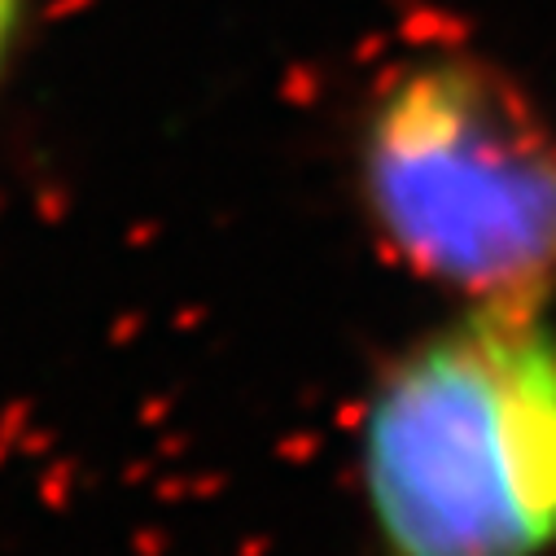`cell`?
Masks as SVG:
<instances>
[{
	"instance_id": "cell-1",
	"label": "cell",
	"mask_w": 556,
	"mask_h": 556,
	"mask_svg": "<svg viewBox=\"0 0 556 556\" xmlns=\"http://www.w3.org/2000/svg\"><path fill=\"white\" fill-rule=\"evenodd\" d=\"M364 495L390 556L556 552V329L469 307L377 381Z\"/></svg>"
},
{
	"instance_id": "cell-2",
	"label": "cell",
	"mask_w": 556,
	"mask_h": 556,
	"mask_svg": "<svg viewBox=\"0 0 556 556\" xmlns=\"http://www.w3.org/2000/svg\"><path fill=\"white\" fill-rule=\"evenodd\" d=\"M359 172L412 276L469 307H543L556 290V127L500 66H399L364 114Z\"/></svg>"
},
{
	"instance_id": "cell-3",
	"label": "cell",
	"mask_w": 556,
	"mask_h": 556,
	"mask_svg": "<svg viewBox=\"0 0 556 556\" xmlns=\"http://www.w3.org/2000/svg\"><path fill=\"white\" fill-rule=\"evenodd\" d=\"M10 18H14V0H0V45L10 36Z\"/></svg>"
}]
</instances>
